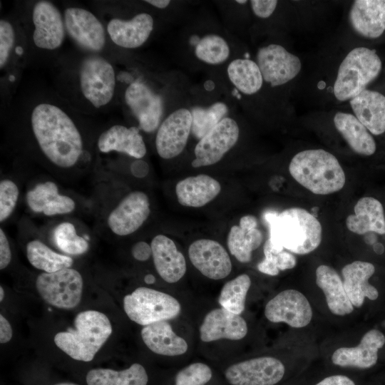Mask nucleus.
Instances as JSON below:
<instances>
[{
  "label": "nucleus",
  "mask_w": 385,
  "mask_h": 385,
  "mask_svg": "<svg viewBox=\"0 0 385 385\" xmlns=\"http://www.w3.org/2000/svg\"><path fill=\"white\" fill-rule=\"evenodd\" d=\"M111 323L103 313L86 310L78 313L74 328L57 333L55 344L75 360L91 361L112 333Z\"/></svg>",
  "instance_id": "4"
},
{
  "label": "nucleus",
  "mask_w": 385,
  "mask_h": 385,
  "mask_svg": "<svg viewBox=\"0 0 385 385\" xmlns=\"http://www.w3.org/2000/svg\"><path fill=\"white\" fill-rule=\"evenodd\" d=\"M53 238L56 245L68 255H83L89 248L87 240L77 234L75 226L69 222L58 224L54 228Z\"/></svg>",
  "instance_id": "40"
},
{
  "label": "nucleus",
  "mask_w": 385,
  "mask_h": 385,
  "mask_svg": "<svg viewBox=\"0 0 385 385\" xmlns=\"http://www.w3.org/2000/svg\"><path fill=\"white\" fill-rule=\"evenodd\" d=\"M227 74L231 83L246 96L257 93L265 83L257 62L250 58L232 60L227 66Z\"/></svg>",
  "instance_id": "33"
},
{
  "label": "nucleus",
  "mask_w": 385,
  "mask_h": 385,
  "mask_svg": "<svg viewBox=\"0 0 385 385\" xmlns=\"http://www.w3.org/2000/svg\"><path fill=\"white\" fill-rule=\"evenodd\" d=\"M11 260V252L4 231L0 229V269H5Z\"/></svg>",
  "instance_id": "46"
},
{
  "label": "nucleus",
  "mask_w": 385,
  "mask_h": 385,
  "mask_svg": "<svg viewBox=\"0 0 385 385\" xmlns=\"http://www.w3.org/2000/svg\"><path fill=\"white\" fill-rule=\"evenodd\" d=\"M36 288L48 304L57 308L72 309L81 302L83 280L78 271L68 267L38 274Z\"/></svg>",
  "instance_id": "8"
},
{
  "label": "nucleus",
  "mask_w": 385,
  "mask_h": 385,
  "mask_svg": "<svg viewBox=\"0 0 385 385\" xmlns=\"http://www.w3.org/2000/svg\"><path fill=\"white\" fill-rule=\"evenodd\" d=\"M221 190L220 183L207 175L188 177L175 186L178 202L185 207H200L212 201Z\"/></svg>",
  "instance_id": "30"
},
{
  "label": "nucleus",
  "mask_w": 385,
  "mask_h": 385,
  "mask_svg": "<svg viewBox=\"0 0 385 385\" xmlns=\"http://www.w3.org/2000/svg\"><path fill=\"white\" fill-rule=\"evenodd\" d=\"M133 175L138 178L145 177L149 170L148 164L143 160L133 162L130 167Z\"/></svg>",
  "instance_id": "50"
},
{
  "label": "nucleus",
  "mask_w": 385,
  "mask_h": 385,
  "mask_svg": "<svg viewBox=\"0 0 385 385\" xmlns=\"http://www.w3.org/2000/svg\"><path fill=\"white\" fill-rule=\"evenodd\" d=\"M33 137L43 155L54 165L70 168L83 152V140L66 106L51 99L35 102L29 111Z\"/></svg>",
  "instance_id": "1"
},
{
  "label": "nucleus",
  "mask_w": 385,
  "mask_h": 385,
  "mask_svg": "<svg viewBox=\"0 0 385 385\" xmlns=\"http://www.w3.org/2000/svg\"><path fill=\"white\" fill-rule=\"evenodd\" d=\"M55 385H77V384H72V383H59V384H56Z\"/></svg>",
  "instance_id": "56"
},
{
  "label": "nucleus",
  "mask_w": 385,
  "mask_h": 385,
  "mask_svg": "<svg viewBox=\"0 0 385 385\" xmlns=\"http://www.w3.org/2000/svg\"><path fill=\"white\" fill-rule=\"evenodd\" d=\"M195 56L208 65H220L230 56V46L222 36L209 34L202 36L194 44Z\"/></svg>",
  "instance_id": "37"
},
{
  "label": "nucleus",
  "mask_w": 385,
  "mask_h": 385,
  "mask_svg": "<svg viewBox=\"0 0 385 385\" xmlns=\"http://www.w3.org/2000/svg\"><path fill=\"white\" fill-rule=\"evenodd\" d=\"M354 214L346 219L349 231L357 235L374 232L385 235V217L381 203L372 197L360 198L354 207Z\"/></svg>",
  "instance_id": "31"
},
{
  "label": "nucleus",
  "mask_w": 385,
  "mask_h": 385,
  "mask_svg": "<svg viewBox=\"0 0 385 385\" xmlns=\"http://www.w3.org/2000/svg\"><path fill=\"white\" fill-rule=\"evenodd\" d=\"M253 14L258 18L267 19L275 11L278 1L275 0H252L250 1Z\"/></svg>",
  "instance_id": "45"
},
{
  "label": "nucleus",
  "mask_w": 385,
  "mask_h": 385,
  "mask_svg": "<svg viewBox=\"0 0 385 385\" xmlns=\"http://www.w3.org/2000/svg\"><path fill=\"white\" fill-rule=\"evenodd\" d=\"M188 256L194 267L209 279H222L231 272L230 257L225 247L215 240L194 241L189 247Z\"/></svg>",
  "instance_id": "18"
},
{
  "label": "nucleus",
  "mask_w": 385,
  "mask_h": 385,
  "mask_svg": "<svg viewBox=\"0 0 385 385\" xmlns=\"http://www.w3.org/2000/svg\"><path fill=\"white\" fill-rule=\"evenodd\" d=\"M265 260L270 262L279 271L294 268L297 265L296 257L290 252L282 250L278 253L273 252L270 239L264 245Z\"/></svg>",
  "instance_id": "44"
},
{
  "label": "nucleus",
  "mask_w": 385,
  "mask_h": 385,
  "mask_svg": "<svg viewBox=\"0 0 385 385\" xmlns=\"http://www.w3.org/2000/svg\"><path fill=\"white\" fill-rule=\"evenodd\" d=\"M26 250L29 263L44 272L51 273L68 268L73 263L71 257L54 252L38 240L29 241Z\"/></svg>",
  "instance_id": "35"
},
{
  "label": "nucleus",
  "mask_w": 385,
  "mask_h": 385,
  "mask_svg": "<svg viewBox=\"0 0 385 385\" xmlns=\"http://www.w3.org/2000/svg\"><path fill=\"white\" fill-rule=\"evenodd\" d=\"M155 279L154 276L151 274H148L145 277V282L148 284H152L155 282Z\"/></svg>",
  "instance_id": "54"
},
{
  "label": "nucleus",
  "mask_w": 385,
  "mask_h": 385,
  "mask_svg": "<svg viewBox=\"0 0 385 385\" xmlns=\"http://www.w3.org/2000/svg\"><path fill=\"white\" fill-rule=\"evenodd\" d=\"M251 286V279L247 274H242L227 282L222 287L218 302L220 306L237 314L245 310V299Z\"/></svg>",
  "instance_id": "38"
},
{
  "label": "nucleus",
  "mask_w": 385,
  "mask_h": 385,
  "mask_svg": "<svg viewBox=\"0 0 385 385\" xmlns=\"http://www.w3.org/2000/svg\"><path fill=\"white\" fill-rule=\"evenodd\" d=\"M385 344V336L377 329L367 332L355 347H341L332 356L334 364L342 367L369 369L374 366L378 359V351Z\"/></svg>",
  "instance_id": "22"
},
{
  "label": "nucleus",
  "mask_w": 385,
  "mask_h": 385,
  "mask_svg": "<svg viewBox=\"0 0 385 385\" xmlns=\"http://www.w3.org/2000/svg\"><path fill=\"white\" fill-rule=\"evenodd\" d=\"M352 113L373 135L385 132V96L365 89L349 101Z\"/></svg>",
  "instance_id": "27"
},
{
  "label": "nucleus",
  "mask_w": 385,
  "mask_h": 385,
  "mask_svg": "<svg viewBox=\"0 0 385 385\" xmlns=\"http://www.w3.org/2000/svg\"><path fill=\"white\" fill-rule=\"evenodd\" d=\"M148 381L145 368L137 363L122 371L93 369L86 375L88 385H147Z\"/></svg>",
  "instance_id": "34"
},
{
  "label": "nucleus",
  "mask_w": 385,
  "mask_h": 385,
  "mask_svg": "<svg viewBox=\"0 0 385 385\" xmlns=\"http://www.w3.org/2000/svg\"><path fill=\"white\" fill-rule=\"evenodd\" d=\"M78 88L83 98L93 108L101 109L109 105L116 88L113 65L96 54L86 57L79 66Z\"/></svg>",
  "instance_id": "6"
},
{
  "label": "nucleus",
  "mask_w": 385,
  "mask_h": 385,
  "mask_svg": "<svg viewBox=\"0 0 385 385\" xmlns=\"http://www.w3.org/2000/svg\"><path fill=\"white\" fill-rule=\"evenodd\" d=\"M125 102L136 118L139 129L152 133L158 128L163 115L162 97L145 82L130 83L124 94Z\"/></svg>",
  "instance_id": "13"
},
{
  "label": "nucleus",
  "mask_w": 385,
  "mask_h": 385,
  "mask_svg": "<svg viewBox=\"0 0 385 385\" xmlns=\"http://www.w3.org/2000/svg\"><path fill=\"white\" fill-rule=\"evenodd\" d=\"M13 335L11 326L9 321L0 314V342L4 344L9 342Z\"/></svg>",
  "instance_id": "49"
},
{
  "label": "nucleus",
  "mask_w": 385,
  "mask_h": 385,
  "mask_svg": "<svg viewBox=\"0 0 385 385\" xmlns=\"http://www.w3.org/2000/svg\"><path fill=\"white\" fill-rule=\"evenodd\" d=\"M285 371L283 364L272 356H261L229 366L225 379L232 385H274Z\"/></svg>",
  "instance_id": "14"
},
{
  "label": "nucleus",
  "mask_w": 385,
  "mask_h": 385,
  "mask_svg": "<svg viewBox=\"0 0 385 385\" xmlns=\"http://www.w3.org/2000/svg\"><path fill=\"white\" fill-rule=\"evenodd\" d=\"M316 283L323 291L329 309L332 314L344 316L352 312L354 306L335 270L328 265H319L316 270Z\"/></svg>",
  "instance_id": "32"
},
{
  "label": "nucleus",
  "mask_w": 385,
  "mask_h": 385,
  "mask_svg": "<svg viewBox=\"0 0 385 385\" xmlns=\"http://www.w3.org/2000/svg\"><path fill=\"white\" fill-rule=\"evenodd\" d=\"M265 83L272 88L282 87L295 80L302 71L299 56L279 43H271L260 47L255 61Z\"/></svg>",
  "instance_id": "9"
},
{
  "label": "nucleus",
  "mask_w": 385,
  "mask_h": 385,
  "mask_svg": "<svg viewBox=\"0 0 385 385\" xmlns=\"http://www.w3.org/2000/svg\"><path fill=\"white\" fill-rule=\"evenodd\" d=\"M374 250L376 253L381 255L384 252V247L381 243H375L374 245Z\"/></svg>",
  "instance_id": "53"
},
{
  "label": "nucleus",
  "mask_w": 385,
  "mask_h": 385,
  "mask_svg": "<svg viewBox=\"0 0 385 385\" xmlns=\"http://www.w3.org/2000/svg\"><path fill=\"white\" fill-rule=\"evenodd\" d=\"M4 298V290L3 287H0V301L2 302Z\"/></svg>",
  "instance_id": "55"
},
{
  "label": "nucleus",
  "mask_w": 385,
  "mask_h": 385,
  "mask_svg": "<svg viewBox=\"0 0 385 385\" xmlns=\"http://www.w3.org/2000/svg\"><path fill=\"white\" fill-rule=\"evenodd\" d=\"M140 334L144 344L157 354L179 356L185 354L188 348L186 341L174 332L166 320L144 326Z\"/></svg>",
  "instance_id": "29"
},
{
  "label": "nucleus",
  "mask_w": 385,
  "mask_h": 385,
  "mask_svg": "<svg viewBox=\"0 0 385 385\" xmlns=\"http://www.w3.org/2000/svg\"><path fill=\"white\" fill-rule=\"evenodd\" d=\"M97 146L101 153L116 151L137 159L142 158L147 153L139 128L119 124L113 125L101 133Z\"/></svg>",
  "instance_id": "24"
},
{
  "label": "nucleus",
  "mask_w": 385,
  "mask_h": 385,
  "mask_svg": "<svg viewBox=\"0 0 385 385\" xmlns=\"http://www.w3.org/2000/svg\"><path fill=\"white\" fill-rule=\"evenodd\" d=\"M145 2L160 9L167 8L170 4L169 0H147Z\"/></svg>",
  "instance_id": "52"
},
{
  "label": "nucleus",
  "mask_w": 385,
  "mask_h": 385,
  "mask_svg": "<svg viewBox=\"0 0 385 385\" xmlns=\"http://www.w3.org/2000/svg\"><path fill=\"white\" fill-rule=\"evenodd\" d=\"M262 240V233L257 228L245 231L239 225H234L227 235V247L240 262L247 263L250 262L252 251L260 246Z\"/></svg>",
  "instance_id": "36"
},
{
  "label": "nucleus",
  "mask_w": 385,
  "mask_h": 385,
  "mask_svg": "<svg viewBox=\"0 0 385 385\" xmlns=\"http://www.w3.org/2000/svg\"><path fill=\"white\" fill-rule=\"evenodd\" d=\"M374 272L375 267L371 263L360 260L347 264L342 268L343 285L353 306L361 307L366 297L371 300L378 298V290L369 283V279Z\"/></svg>",
  "instance_id": "25"
},
{
  "label": "nucleus",
  "mask_w": 385,
  "mask_h": 385,
  "mask_svg": "<svg viewBox=\"0 0 385 385\" xmlns=\"http://www.w3.org/2000/svg\"><path fill=\"white\" fill-rule=\"evenodd\" d=\"M211 369L205 364L193 363L178 372L175 385H205L212 378Z\"/></svg>",
  "instance_id": "41"
},
{
  "label": "nucleus",
  "mask_w": 385,
  "mask_h": 385,
  "mask_svg": "<svg viewBox=\"0 0 385 385\" xmlns=\"http://www.w3.org/2000/svg\"><path fill=\"white\" fill-rule=\"evenodd\" d=\"M237 3L238 4H245L246 2H247V1H236Z\"/></svg>",
  "instance_id": "57"
},
{
  "label": "nucleus",
  "mask_w": 385,
  "mask_h": 385,
  "mask_svg": "<svg viewBox=\"0 0 385 385\" xmlns=\"http://www.w3.org/2000/svg\"><path fill=\"white\" fill-rule=\"evenodd\" d=\"M34 45L43 51H54L63 43L66 27L63 15L51 1L35 2L31 10Z\"/></svg>",
  "instance_id": "10"
},
{
  "label": "nucleus",
  "mask_w": 385,
  "mask_h": 385,
  "mask_svg": "<svg viewBox=\"0 0 385 385\" xmlns=\"http://www.w3.org/2000/svg\"><path fill=\"white\" fill-rule=\"evenodd\" d=\"M382 62L376 51L364 46L349 50L339 62L330 88L335 100L349 101L379 75Z\"/></svg>",
  "instance_id": "5"
},
{
  "label": "nucleus",
  "mask_w": 385,
  "mask_h": 385,
  "mask_svg": "<svg viewBox=\"0 0 385 385\" xmlns=\"http://www.w3.org/2000/svg\"><path fill=\"white\" fill-rule=\"evenodd\" d=\"M123 309L130 320L146 326L177 317L181 306L175 297L167 293L140 287L124 297Z\"/></svg>",
  "instance_id": "7"
},
{
  "label": "nucleus",
  "mask_w": 385,
  "mask_h": 385,
  "mask_svg": "<svg viewBox=\"0 0 385 385\" xmlns=\"http://www.w3.org/2000/svg\"><path fill=\"white\" fill-rule=\"evenodd\" d=\"M351 30L361 37L374 39L385 31V0H356L348 11Z\"/></svg>",
  "instance_id": "19"
},
{
  "label": "nucleus",
  "mask_w": 385,
  "mask_h": 385,
  "mask_svg": "<svg viewBox=\"0 0 385 385\" xmlns=\"http://www.w3.org/2000/svg\"><path fill=\"white\" fill-rule=\"evenodd\" d=\"M131 253L136 260L146 261L152 255L151 245L144 241L137 242L133 245Z\"/></svg>",
  "instance_id": "47"
},
{
  "label": "nucleus",
  "mask_w": 385,
  "mask_h": 385,
  "mask_svg": "<svg viewBox=\"0 0 385 385\" xmlns=\"http://www.w3.org/2000/svg\"><path fill=\"white\" fill-rule=\"evenodd\" d=\"M19 195L16 184L9 179L0 183V222L5 221L13 212Z\"/></svg>",
  "instance_id": "42"
},
{
  "label": "nucleus",
  "mask_w": 385,
  "mask_h": 385,
  "mask_svg": "<svg viewBox=\"0 0 385 385\" xmlns=\"http://www.w3.org/2000/svg\"><path fill=\"white\" fill-rule=\"evenodd\" d=\"M292 177L302 186L317 195L339 191L346 182L338 159L324 149H307L296 153L289 164Z\"/></svg>",
  "instance_id": "3"
},
{
  "label": "nucleus",
  "mask_w": 385,
  "mask_h": 385,
  "mask_svg": "<svg viewBox=\"0 0 385 385\" xmlns=\"http://www.w3.org/2000/svg\"><path fill=\"white\" fill-rule=\"evenodd\" d=\"M315 385H355V384L346 376L333 375L324 378Z\"/></svg>",
  "instance_id": "48"
},
{
  "label": "nucleus",
  "mask_w": 385,
  "mask_h": 385,
  "mask_svg": "<svg viewBox=\"0 0 385 385\" xmlns=\"http://www.w3.org/2000/svg\"><path fill=\"white\" fill-rule=\"evenodd\" d=\"M191 111L180 108L170 113L159 125L155 135V148L159 156L171 159L185 149L192 129Z\"/></svg>",
  "instance_id": "15"
},
{
  "label": "nucleus",
  "mask_w": 385,
  "mask_h": 385,
  "mask_svg": "<svg viewBox=\"0 0 385 385\" xmlns=\"http://www.w3.org/2000/svg\"><path fill=\"white\" fill-rule=\"evenodd\" d=\"M270 240L272 250L278 253L284 249L297 255L315 250L322 238V228L318 219L301 207H291L270 215Z\"/></svg>",
  "instance_id": "2"
},
{
  "label": "nucleus",
  "mask_w": 385,
  "mask_h": 385,
  "mask_svg": "<svg viewBox=\"0 0 385 385\" xmlns=\"http://www.w3.org/2000/svg\"><path fill=\"white\" fill-rule=\"evenodd\" d=\"M190 111L192 119L191 132L197 139L200 140L227 117L228 108L225 103L215 102L207 107H193Z\"/></svg>",
  "instance_id": "39"
},
{
  "label": "nucleus",
  "mask_w": 385,
  "mask_h": 385,
  "mask_svg": "<svg viewBox=\"0 0 385 385\" xmlns=\"http://www.w3.org/2000/svg\"><path fill=\"white\" fill-rule=\"evenodd\" d=\"M332 120L334 128L353 152L365 156L376 152V144L371 133L352 113L337 111Z\"/></svg>",
  "instance_id": "28"
},
{
  "label": "nucleus",
  "mask_w": 385,
  "mask_h": 385,
  "mask_svg": "<svg viewBox=\"0 0 385 385\" xmlns=\"http://www.w3.org/2000/svg\"><path fill=\"white\" fill-rule=\"evenodd\" d=\"M66 31L81 48L98 53L106 43V34L101 21L88 9L71 6L63 14Z\"/></svg>",
  "instance_id": "12"
},
{
  "label": "nucleus",
  "mask_w": 385,
  "mask_h": 385,
  "mask_svg": "<svg viewBox=\"0 0 385 385\" xmlns=\"http://www.w3.org/2000/svg\"><path fill=\"white\" fill-rule=\"evenodd\" d=\"M150 213L148 195L133 191L125 196L109 213L107 224L116 235L126 236L136 232Z\"/></svg>",
  "instance_id": "17"
},
{
  "label": "nucleus",
  "mask_w": 385,
  "mask_h": 385,
  "mask_svg": "<svg viewBox=\"0 0 385 385\" xmlns=\"http://www.w3.org/2000/svg\"><path fill=\"white\" fill-rule=\"evenodd\" d=\"M246 321L240 314L222 307L209 312L200 327V337L204 342L219 339L240 340L247 333Z\"/></svg>",
  "instance_id": "21"
},
{
  "label": "nucleus",
  "mask_w": 385,
  "mask_h": 385,
  "mask_svg": "<svg viewBox=\"0 0 385 385\" xmlns=\"http://www.w3.org/2000/svg\"><path fill=\"white\" fill-rule=\"evenodd\" d=\"M239 226L245 231L257 228V219L254 215H245L240 218Z\"/></svg>",
  "instance_id": "51"
},
{
  "label": "nucleus",
  "mask_w": 385,
  "mask_h": 385,
  "mask_svg": "<svg viewBox=\"0 0 385 385\" xmlns=\"http://www.w3.org/2000/svg\"><path fill=\"white\" fill-rule=\"evenodd\" d=\"M152 256L155 270L168 283L178 282L186 272V262L175 242L168 237L158 235L151 241Z\"/></svg>",
  "instance_id": "23"
},
{
  "label": "nucleus",
  "mask_w": 385,
  "mask_h": 385,
  "mask_svg": "<svg viewBox=\"0 0 385 385\" xmlns=\"http://www.w3.org/2000/svg\"><path fill=\"white\" fill-rule=\"evenodd\" d=\"M265 315L271 322H284L293 328H302L310 323L313 313L302 293L296 289H286L267 303Z\"/></svg>",
  "instance_id": "16"
},
{
  "label": "nucleus",
  "mask_w": 385,
  "mask_h": 385,
  "mask_svg": "<svg viewBox=\"0 0 385 385\" xmlns=\"http://www.w3.org/2000/svg\"><path fill=\"white\" fill-rule=\"evenodd\" d=\"M153 29V16L142 12L130 19H111L106 26V32L116 46L123 48H137L148 41Z\"/></svg>",
  "instance_id": "20"
},
{
  "label": "nucleus",
  "mask_w": 385,
  "mask_h": 385,
  "mask_svg": "<svg viewBox=\"0 0 385 385\" xmlns=\"http://www.w3.org/2000/svg\"><path fill=\"white\" fill-rule=\"evenodd\" d=\"M26 200L32 211L46 216L70 213L76 207L75 201L69 196L59 194L58 188L53 181L36 185L27 192Z\"/></svg>",
  "instance_id": "26"
},
{
  "label": "nucleus",
  "mask_w": 385,
  "mask_h": 385,
  "mask_svg": "<svg viewBox=\"0 0 385 385\" xmlns=\"http://www.w3.org/2000/svg\"><path fill=\"white\" fill-rule=\"evenodd\" d=\"M239 135L237 121L230 117L224 118L196 144L192 166L200 168L217 163L235 146Z\"/></svg>",
  "instance_id": "11"
},
{
  "label": "nucleus",
  "mask_w": 385,
  "mask_h": 385,
  "mask_svg": "<svg viewBox=\"0 0 385 385\" xmlns=\"http://www.w3.org/2000/svg\"><path fill=\"white\" fill-rule=\"evenodd\" d=\"M16 41L13 24L6 19L0 21V68L2 70L7 65L14 48Z\"/></svg>",
  "instance_id": "43"
}]
</instances>
